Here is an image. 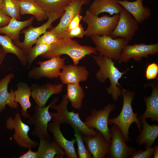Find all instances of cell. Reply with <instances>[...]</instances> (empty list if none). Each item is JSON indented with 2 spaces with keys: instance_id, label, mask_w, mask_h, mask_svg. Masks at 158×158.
I'll return each mask as SVG.
<instances>
[{
  "instance_id": "obj_1",
  "label": "cell",
  "mask_w": 158,
  "mask_h": 158,
  "mask_svg": "<svg viewBox=\"0 0 158 158\" xmlns=\"http://www.w3.org/2000/svg\"><path fill=\"white\" fill-rule=\"evenodd\" d=\"M97 55L95 48L80 45L76 40L68 37L59 38L52 44L50 49L42 54L43 58L50 59L66 54L72 60L73 64L77 65L80 61L87 55Z\"/></svg>"
},
{
  "instance_id": "obj_2",
  "label": "cell",
  "mask_w": 158,
  "mask_h": 158,
  "mask_svg": "<svg viewBox=\"0 0 158 158\" xmlns=\"http://www.w3.org/2000/svg\"><path fill=\"white\" fill-rule=\"evenodd\" d=\"M91 56L99 67L96 74V78L102 83H105L107 78L109 79L111 85L106 90L108 94L111 95L114 101L117 100L121 95L120 88L121 86L118 80L126 71H120L111 58L100 55Z\"/></svg>"
},
{
  "instance_id": "obj_3",
  "label": "cell",
  "mask_w": 158,
  "mask_h": 158,
  "mask_svg": "<svg viewBox=\"0 0 158 158\" xmlns=\"http://www.w3.org/2000/svg\"><path fill=\"white\" fill-rule=\"evenodd\" d=\"M121 91L123 99L122 109L117 116L113 118H109L108 123L110 125L114 124L120 128L127 142L130 140L129 131L131 124L135 123L139 130L142 125L141 120L137 117V114L134 112L132 106L135 92L123 88L121 89Z\"/></svg>"
},
{
  "instance_id": "obj_4",
  "label": "cell",
  "mask_w": 158,
  "mask_h": 158,
  "mask_svg": "<svg viewBox=\"0 0 158 158\" xmlns=\"http://www.w3.org/2000/svg\"><path fill=\"white\" fill-rule=\"evenodd\" d=\"M69 102L65 94L63 96L60 103L57 105L54 103L50 106V108L56 111V113L50 112L53 120L60 125L66 123L70 125L73 128L77 129L84 135L90 136L95 135L97 130L87 127L80 119L78 113L68 111L67 107Z\"/></svg>"
},
{
  "instance_id": "obj_5",
  "label": "cell",
  "mask_w": 158,
  "mask_h": 158,
  "mask_svg": "<svg viewBox=\"0 0 158 158\" xmlns=\"http://www.w3.org/2000/svg\"><path fill=\"white\" fill-rule=\"evenodd\" d=\"M119 18V14L112 16L104 15L99 17L88 10L82 19L87 25L85 35L88 37L109 35L116 27Z\"/></svg>"
},
{
  "instance_id": "obj_6",
  "label": "cell",
  "mask_w": 158,
  "mask_h": 158,
  "mask_svg": "<svg viewBox=\"0 0 158 158\" xmlns=\"http://www.w3.org/2000/svg\"><path fill=\"white\" fill-rule=\"evenodd\" d=\"M99 55L118 61L123 49L130 40L121 37L113 38L109 35H95L90 37Z\"/></svg>"
},
{
  "instance_id": "obj_7",
  "label": "cell",
  "mask_w": 158,
  "mask_h": 158,
  "mask_svg": "<svg viewBox=\"0 0 158 158\" xmlns=\"http://www.w3.org/2000/svg\"><path fill=\"white\" fill-rule=\"evenodd\" d=\"M116 107L114 104L110 103L103 109L97 110L93 109L91 114L86 118L84 123L90 128L96 129L103 135L105 139L111 143V134L110 129L108 127V121L110 113Z\"/></svg>"
},
{
  "instance_id": "obj_8",
  "label": "cell",
  "mask_w": 158,
  "mask_h": 158,
  "mask_svg": "<svg viewBox=\"0 0 158 158\" xmlns=\"http://www.w3.org/2000/svg\"><path fill=\"white\" fill-rule=\"evenodd\" d=\"M58 98L55 97L52 101L47 106L40 107L35 106V112L33 116L29 119L28 123L34 124L35 129L31 135L40 139H51L50 135L48 133L47 127L49 122L53 118L49 111V109L52 104L58 101Z\"/></svg>"
},
{
  "instance_id": "obj_9",
  "label": "cell",
  "mask_w": 158,
  "mask_h": 158,
  "mask_svg": "<svg viewBox=\"0 0 158 158\" xmlns=\"http://www.w3.org/2000/svg\"><path fill=\"white\" fill-rule=\"evenodd\" d=\"M63 14H54L48 15V20L42 25L36 27L30 25L26 29L22 30L20 33L24 35L23 42L12 41L13 43L17 47L22 49L27 56L33 45L40 36L43 34L47 30L51 28L52 23L54 21L61 17Z\"/></svg>"
},
{
  "instance_id": "obj_10",
  "label": "cell",
  "mask_w": 158,
  "mask_h": 158,
  "mask_svg": "<svg viewBox=\"0 0 158 158\" xmlns=\"http://www.w3.org/2000/svg\"><path fill=\"white\" fill-rule=\"evenodd\" d=\"M6 127L7 129H14L13 139L16 143L20 147L25 148H32L38 145V142L34 141L29 137L28 133L30 130L29 126L22 121L20 114L16 113L14 118L11 116L6 121Z\"/></svg>"
},
{
  "instance_id": "obj_11",
  "label": "cell",
  "mask_w": 158,
  "mask_h": 158,
  "mask_svg": "<svg viewBox=\"0 0 158 158\" xmlns=\"http://www.w3.org/2000/svg\"><path fill=\"white\" fill-rule=\"evenodd\" d=\"M65 59L59 56L44 61H38L37 64L40 66L32 68L28 72V77L35 80L44 77L50 79L57 78L65 65Z\"/></svg>"
},
{
  "instance_id": "obj_12",
  "label": "cell",
  "mask_w": 158,
  "mask_h": 158,
  "mask_svg": "<svg viewBox=\"0 0 158 158\" xmlns=\"http://www.w3.org/2000/svg\"><path fill=\"white\" fill-rule=\"evenodd\" d=\"M110 129L111 140L107 157L109 158H127L136 150L126 144L120 128L114 124Z\"/></svg>"
},
{
  "instance_id": "obj_13",
  "label": "cell",
  "mask_w": 158,
  "mask_h": 158,
  "mask_svg": "<svg viewBox=\"0 0 158 158\" xmlns=\"http://www.w3.org/2000/svg\"><path fill=\"white\" fill-rule=\"evenodd\" d=\"M119 15V18L116 25L109 35L113 38L121 37L130 40L138 30V23L123 7Z\"/></svg>"
},
{
  "instance_id": "obj_14",
  "label": "cell",
  "mask_w": 158,
  "mask_h": 158,
  "mask_svg": "<svg viewBox=\"0 0 158 158\" xmlns=\"http://www.w3.org/2000/svg\"><path fill=\"white\" fill-rule=\"evenodd\" d=\"M158 52V43L147 44L144 43L126 45L123 49L118 60L120 62H128L131 58L134 60L140 61L142 57H148L150 55Z\"/></svg>"
},
{
  "instance_id": "obj_15",
  "label": "cell",
  "mask_w": 158,
  "mask_h": 158,
  "mask_svg": "<svg viewBox=\"0 0 158 158\" xmlns=\"http://www.w3.org/2000/svg\"><path fill=\"white\" fill-rule=\"evenodd\" d=\"M90 0H72L66 8L59 23L51 30L59 38L67 37L66 32L68 24L75 16L80 13L83 5L88 4Z\"/></svg>"
},
{
  "instance_id": "obj_16",
  "label": "cell",
  "mask_w": 158,
  "mask_h": 158,
  "mask_svg": "<svg viewBox=\"0 0 158 158\" xmlns=\"http://www.w3.org/2000/svg\"><path fill=\"white\" fill-rule=\"evenodd\" d=\"M30 87L31 96L36 105L40 107H44L51 96L60 93L62 91L63 85L61 84L47 83L41 85H33Z\"/></svg>"
},
{
  "instance_id": "obj_17",
  "label": "cell",
  "mask_w": 158,
  "mask_h": 158,
  "mask_svg": "<svg viewBox=\"0 0 158 158\" xmlns=\"http://www.w3.org/2000/svg\"><path fill=\"white\" fill-rule=\"evenodd\" d=\"M83 137L85 146L92 158H103L107 155L110 142L107 141L99 132L98 131L93 136L84 135Z\"/></svg>"
},
{
  "instance_id": "obj_18",
  "label": "cell",
  "mask_w": 158,
  "mask_h": 158,
  "mask_svg": "<svg viewBox=\"0 0 158 158\" xmlns=\"http://www.w3.org/2000/svg\"><path fill=\"white\" fill-rule=\"evenodd\" d=\"M59 77L63 84L79 83L88 78L89 72L84 66L74 64L64 65Z\"/></svg>"
},
{
  "instance_id": "obj_19",
  "label": "cell",
  "mask_w": 158,
  "mask_h": 158,
  "mask_svg": "<svg viewBox=\"0 0 158 158\" xmlns=\"http://www.w3.org/2000/svg\"><path fill=\"white\" fill-rule=\"evenodd\" d=\"M60 125L59 123L53 120L52 122L49 123L48 130L52 133L54 140L65 152L67 158H78L74 146V144L76 142L75 139H73L71 140L66 139L61 132Z\"/></svg>"
},
{
  "instance_id": "obj_20",
  "label": "cell",
  "mask_w": 158,
  "mask_h": 158,
  "mask_svg": "<svg viewBox=\"0 0 158 158\" xmlns=\"http://www.w3.org/2000/svg\"><path fill=\"white\" fill-rule=\"evenodd\" d=\"M143 0L130 1L117 0V1L132 15L138 23H141L149 18L151 14L150 8L143 6Z\"/></svg>"
},
{
  "instance_id": "obj_21",
  "label": "cell",
  "mask_w": 158,
  "mask_h": 158,
  "mask_svg": "<svg viewBox=\"0 0 158 158\" xmlns=\"http://www.w3.org/2000/svg\"><path fill=\"white\" fill-rule=\"evenodd\" d=\"M14 77L13 73L7 75L0 80V113L8 105L12 109H17L18 104L15 101V91H8L9 83Z\"/></svg>"
},
{
  "instance_id": "obj_22",
  "label": "cell",
  "mask_w": 158,
  "mask_h": 158,
  "mask_svg": "<svg viewBox=\"0 0 158 158\" xmlns=\"http://www.w3.org/2000/svg\"><path fill=\"white\" fill-rule=\"evenodd\" d=\"M140 120L142 129L139 130L136 142L139 146L144 145L145 148L152 147L158 136V125H150L145 119Z\"/></svg>"
},
{
  "instance_id": "obj_23",
  "label": "cell",
  "mask_w": 158,
  "mask_h": 158,
  "mask_svg": "<svg viewBox=\"0 0 158 158\" xmlns=\"http://www.w3.org/2000/svg\"><path fill=\"white\" fill-rule=\"evenodd\" d=\"M40 142L37 151V158H53L54 157L64 158L65 152L54 140L40 139Z\"/></svg>"
},
{
  "instance_id": "obj_24",
  "label": "cell",
  "mask_w": 158,
  "mask_h": 158,
  "mask_svg": "<svg viewBox=\"0 0 158 158\" xmlns=\"http://www.w3.org/2000/svg\"><path fill=\"white\" fill-rule=\"evenodd\" d=\"M17 88L14 92L15 101L21 106L22 116L24 118H30L31 116L28 113L27 110L30 108L32 106L30 101L31 93V87L27 83L20 82L17 84Z\"/></svg>"
},
{
  "instance_id": "obj_25",
  "label": "cell",
  "mask_w": 158,
  "mask_h": 158,
  "mask_svg": "<svg viewBox=\"0 0 158 158\" xmlns=\"http://www.w3.org/2000/svg\"><path fill=\"white\" fill-rule=\"evenodd\" d=\"M34 16L24 21H20L14 18H11L8 23L6 26L0 28V34H4L8 36L12 41H20V35L21 31L32 23Z\"/></svg>"
},
{
  "instance_id": "obj_26",
  "label": "cell",
  "mask_w": 158,
  "mask_h": 158,
  "mask_svg": "<svg viewBox=\"0 0 158 158\" xmlns=\"http://www.w3.org/2000/svg\"><path fill=\"white\" fill-rule=\"evenodd\" d=\"M123 8L117 0H94L88 10L97 16L103 12L113 16L119 14Z\"/></svg>"
},
{
  "instance_id": "obj_27",
  "label": "cell",
  "mask_w": 158,
  "mask_h": 158,
  "mask_svg": "<svg viewBox=\"0 0 158 158\" xmlns=\"http://www.w3.org/2000/svg\"><path fill=\"white\" fill-rule=\"evenodd\" d=\"M146 109L141 117L140 120L150 118L152 122H158V87L156 84L152 87V92L150 96L144 98Z\"/></svg>"
},
{
  "instance_id": "obj_28",
  "label": "cell",
  "mask_w": 158,
  "mask_h": 158,
  "mask_svg": "<svg viewBox=\"0 0 158 158\" xmlns=\"http://www.w3.org/2000/svg\"><path fill=\"white\" fill-rule=\"evenodd\" d=\"M36 3L47 15L54 14H63L70 0H35Z\"/></svg>"
},
{
  "instance_id": "obj_29",
  "label": "cell",
  "mask_w": 158,
  "mask_h": 158,
  "mask_svg": "<svg viewBox=\"0 0 158 158\" xmlns=\"http://www.w3.org/2000/svg\"><path fill=\"white\" fill-rule=\"evenodd\" d=\"M21 14H31L38 21H42L48 18L47 14L33 0L19 1Z\"/></svg>"
},
{
  "instance_id": "obj_30",
  "label": "cell",
  "mask_w": 158,
  "mask_h": 158,
  "mask_svg": "<svg viewBox=\"0 0 158 158\" xmlns=\"http://www.w3.org/2000/svg\"><path fill=\"white\" fill-rule=\"evenodd\" d=\"M67 98L71 102V106L74 109H80L85 97L83 89L79 83L67 84Z\"/></svg>"
},
{
  "instance_id": "obj_31",
  "label": "cell",
  "mask_w": 158,
  "mask_h": 158,
  "mask_svg": "<svg viewBox=\"0 0 158 158\" xmlns=\"http://www.w3.org/2000/svg\"><path fill=\"white\" fill-rule=\"evenodd\" d=\"M0 44L7 54H14L18 58L23 66H25L27 65V56L22 49L13 43L12 40L8 36L0 34Z\"/></svg>"
},
{
  "instance_id": "obj_32",
  "label": "cell",
  "mask_w": 158,
  "mask_h": 158,
  "mask_svg": "<svg viewBox=\"0 0 158 158\" xmlns=\"http://www.w3.org/2000/svg\"><path fill=\"white\" fill-rule=\"evenodd\" d=\"M3 12L6 15L18 20L21 18L20 8L18 0H4L1 4Z\"/></svg>"
},
{
  "instance_id": "obj_33",
  "label": "cell",
  "mask_w": 158,
  "mask_h": 158,
  "mask_svg": "<svg viewBox=\"0 0 158 158\" xmlns=\"http://www.w3.org/2000/svg\"><path fill=\"white\" fill-rule=\"evenodd\" d=\"M52 44H39L32 47L27 56V61L28 68L35 60L39 56L41 55L50 49Z\"/></svg>"
},
{
  "instance_id": "obj_34",
  "label": "cell",
  "mask_w": 158,
  "mask_h": 158,
  "mask_svg": "<svg viewBox=\"0 0 158 158\" xmlns=\"http://www.w3.org/2000/svg\"><path fill=\"white\" fill-rule=\"evenodd\" d=\"M78 145V153L79 158H92V156L85 145L81 132L77 129L73 128Z\"/></svg>"
},
{
  "instance_id": "obj_35",
  "label": "cell",
  "mask_w": 158,
  "mask_h": 158,
  "mask_svg": "<svg viewBox=\"0 0 158 158\" xmlns=\"http://www.w3.org/2000/svg\"><path fill=\"white\" fill-rule=\"evenodd\" d=\"M59 39L51 30L48 31H46L43 35L38 37L35 44H51L56 42Z\"/></svg>"
},
{
  "instance_id": "obj_36",
  "label": "cell",
  "mask_w": 158,
  "mask_h": 158,
  "mask_svg": "<svg viewBox=\"0 0 158 158\" xmlns=\"http://www.w3.org/2000/svg\"><path fill=\"white\" fill-rule=\"evenodd\" d=\"M154 145L145 148L144 150L139 149L135 151L130 156V158H151L153 157Z\"/></svg>"
},
{
  "instance_id": "obj_37",
  "label": "cell",
  "mask_w": 158,
  "mask_h": 158,
  "mask_svg": "<svg viewBox=\"0 0 158 158\" xmlns=\"http://www.w3.org/2000/svg\"><path fill=\"white\" fill-rule=\"evenodd\" d=\"M158 73V66L157 63L153 62L148 65L145 72L147 79L150 80L155 78Z\"/></svg>"
},
{
  "instance_id": "obj_38",
  "label": "cell",
  "mask_w": 158,
  "mask_h": 158,
  "mask_svg": "<svg viewBox=\"0 0 158 158\" xmlns=\"http://www.w3.org/2000/svg\"><path fill=\"white\" fill-rule=\"evenodd\" d=\"M66 34L67 37L71 39L75 37L81 38L85 35V30L82 24H80L77 28L67 31Z\"/></svg>"
},
{
  "instance_id": "obj_39",
  "label": "cell",
  "mask_w": 158,
  "mask_h": 158,
  "mask_svg": "<svg viewBox=\"0 0 158 158\" xmlns=\"http://www.w3.org/2000/svg\"><path fill=\"white\" fill-rule=\"evenodd\" d=\"M80 13H77L71 21L68 26L66 32L75 29L79 26L80 22L83 18L82 16L80 14Z\"/></svg>"
},
{
  "instance_id": "obj_40",
  "label": "cell",
  "mask_w": 158,
  "mask_h": 158,
  "mask_svg": "<svg viewBox=\"0 0 158 158\" xmlns=\"http://www.w3.org/2000/svg\"><path fill=\"white\" fill-rule=\"evenodd\" d=\"M1 4H0V28L4 27L9 23L11 18L5 15L1 9Z\"/></svg>"
},
{
  "instance_id": "obj_41",
  "label": "cell",
  "mask_w": 158,
  "mask_h": 158,
  "mask_svg": "<svg viewBox=\"0 0 158 158\" xmlns=\"http://www.w3.org/2000/svg\"><path fill=\"white\" fill-rule=\"evenodd\" d=\"M31 149L29 148V150L26 153L18 158H37V151H33Z\"/></svg>"
},
{
  "instance_id": "obj_42",
  "label": "cell",
  "mask_w": 158,
  "mask_h": 158,
  "mask_svg": "<svg viewBox=\"0 0 158 158\" xmlns=\"http://www.w3.org/2000/svg\"><path fill=\"white\" fill-rule=\"evenodd\" d=\"M7 54L0 44V68Z\"/></svg>"
},
{
  "instance_id": "obj_43",
  "label": "cell",
  "mask_w": 158,
  "mask_h": 158,
  "mask_svg": "<svg viewBox=\"0 0 158 158\" xmlns=\"http://www.w3.org/2000/svg\"><path fill=\"white\" fill-rule=\"evenodd\" d=\"M153 158H158V145H154L153 152Z\"/></svg>"
},
{
  "instance_id": "obj_44",
  "label": "cell",
  "mask_w": 158,
  "mask_h": 158,
  "mask_svg": "<svg viewBox=\"0 0 158 158\" xmlns=\"http://www.w3.org/2000/svg\"><path fill=\"white\" fill-rule=\"evenodd\" d=\"M4 0H0V4H1L3 3Z\"/></svg>"
},
{
  "instance_id": "obj_45",
  "label": "cell",
  "mask_w": 158,
  "mask_h": 158,
  "mask_svg": "<svg viewBox=\"0 0 158 158\" xmlns=\"http://www.w3.org/2000/svg\"><path fill=\"white\" fill-rule=\"evenodd\" d=\"M33 0V1H35V0Z\"/></svg>"
},
{
  "instance_id": "obj_46",
  "label": "cell",
  "mask_w": 158,
  "mask_h": 158,
  "mask_svg": "<svg viewBox=\"0 0 158 158\" xmlns=\"http://www.w3.org/2000/svg\"><path fill=\"white\" fill-rule=\"evenodd\" d=\"M18 0L19 1V0Z\"/></svg>"
},
{
  "instance_id": "obj_47",
  "label": "cell",
  "mask_w": 158,
  "mask_h": 158,
  "mask_svg": "<svg viewBox=\"0 0 158 158\" xmlns=\"http://www.w3.org/2000/svg\"><path fill=\"white\" fill-rule=\"evenodd\" d=\"M71 0V1L72 0Z\"/></svg>"
}]
</instances>
